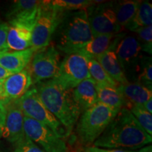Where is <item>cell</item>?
<instances>
[{
  "label": "cell",
  "mask_w": 152,
  "mask_h": 152,
  "mask_svg": "<svg viewBox=\"0 0 152 152\" xmlns=\"http://www.w3.org/2000/svg\"><path fill=\"white\" fill-rule=\"evenodd\" d=\"M35 52L29 48L22 51H6L0 53V66L13 74L18 73L27 67Z\"/></svg>",
  "instance_id": "obj_17"
},
{
  "label": "cell",
  "mask_w": 152,
  "mask_h": 152,
  "mask_svg": "<svg viewBox=\"0 0 152 152\" xmlns=\"http://www.w3.org/2000/svg\"><path fill=\"white\" fill-rule=\"evenodd\" d=\"M133 33L136 34L142 51L150 55L152 54V26L139 28L133 30Z\"/></svg>",
  "instance_id": "obj_28"
},
{
  "label": "cell",
  "mask_w": 152,
  "mask_h": 152,
  "mask_svg": "<svg viewBox=\"0 0 152 152\" xmlns=\"http://www.w3.org/2000/svg\"><path fill=\"white\" fill-rule=\"evenodd\" d=\"M142 106H144V109L147 110L148 112L152 114V98L147 101Z\"/></svg>",
  "instance_id": "obj_34"
},
{
  "label": "cell",
  "mask_w": 152,
  "mask_h": 152,
  "mask_svg": "<svg viewBox=\"0 0 152 152\" xmlns=\"http://www.w3.org/2000/svg\"><path fill=\"white\" fill-rule=\"evenodd\" d=\"M64 14V12L53 7L49 1H42L32 33L30 48L36 52L48 46Z\"/></svg>",
  "instance_id": "obj_6"
},
{
  "label": "cell",
  "mask_w": 152,
  "mask_h": 152,
  "mask_svg": "<svg viewBox=\"0 0 152 152\" xmlns=\"http://www.w3.org/2000/svg\"><path fill=\"white\" fill-rule=\"evenodd\" d=\"M113 50L126 78L128 79V76H132V79L136 80L144 57L142 54L141 46L137 38L124 34L118 41Z\"/></svg>",
  "instance_id": "obj_9"
},
{
  "label": "cell",
  "mask_w": 152,
  "mask_h": 152,
  "mask_svg": "<svg viewBox=\"0 0 152 152\" xmlns=\"http://www.w3.org/2000/svg\"><path fill=\"white\" fill-rule=\"evenodd\" d=\"M88 69L90 77L96 83L118 87L119 84L113 80L104 71L100 64L95 58H88Z\"/></svg>",
  "instance_id": "obj_24"
},
{
  "label": "cell",
  "mask_w": 152,
  "mask_h": 152,
  "mask_svg": "<svg viewBox=\"0 0 152 152\" xmlns=\"http://www.w3.org/2000/svg\"><path fill=\"white\" fill-rule=\"evenodd\" d=\"M93 37L121 33L123 30L118 24L114 1L99 3L87 9Z\"/></svg>",
  "instance_id": "obj_10"
},
{
  "label": "cell",
  "mask_w": 152,
  "mask_h": 152,
  "mask_svg": "<svg viewBox=\"0 0 152 152\" xmlns=\"http://www.w3.org/2000/svg\"><path fill=\"white\" fill-rule=\"evenodd\" d=\"M23 129L26 136L45 152H67L64 139L56 136L42 123L24 115Z\"/></svg>",
  "instance_id": "obj_11"
},
{
  "label": "cell",
  "mask_w": 152,
  "mask_h": 152,
  "mask_svg": "<svg viewBox=\"0 0 152 152\" xmlns=\"http://www.w3.org/2000/svg\"><path fill=\"white\" fill-rule=\"evenodd\" d=\"M32 85L31 76L26 67L23 71L9 76L4 80L1 99H18L29 90Z\"/></svg>",
  "instance_id": "obj_15"
},
{
  "label": "cell",
  "mask_w": 152,
  "mask_h": 152,
  "mask_svg": "<svg viewBox=\"0 0 152 152\" xmlns=\"http://www.w3.org/2000/svg\"><path fill=\"white\" fill-rule=\"evenodd\" d=\"M41 4L42 1L38 0L14 1L7 14L9 22L35 20Z\"/></svg>",
  "instance_id": "obj_16"
},
{
  "label": "cell",
  "mask_w": 152,
  "mask_h": 152,
  "mask_svg": "<svg viewBox=\"0 0 152 152\" xmlns=\"http://www.w3.org/2000/svg\"><path fill=\"white\" fill-rule=\"evenodd\" d=\"M98 102L118 112L125 107V100L118 87L96 83Z\"/></svg>",
  "instance_id": "obj_21"
},
{
  "label": "cell",
  "mask_w": 152,
  "mask_h": 152,
  "mask_svg": "<svg viewBox=\"0 0 152 152\" xmlns=\"http://www.w3.org/2000/svg\"><path fill=\"white\" fill-rule=\"evenodd\" d=\"M135 80H137V83H140L150 90H152V64L151 56H144Z\"/></svg>",
  "instance_id": "obj_27"
},
{
  "label": "cell",
  "mask_w": 152,
  "mask_h": 152,
  "mask_svg": "<svg viewBox=\"0 0 152 152\" xmlns=\"http://www.w3.org/2000/svg\"><path fill=\"white\" fill-rule=\"evenodd\" d=\"M18 102L25 116L45 125L58 137L64 139L69 136L66 128L41 102L34 87L18 99Z\"/></svg>",
  "instance_id": "obj_5"
},
{
  "label": "cell",
  "mask_w": 152,
  "mask_h": 152,
  "mask_svg": "<svg viewBox=\"0 0 152 152\" xmlns=\"http://www.w3.org/2000/svg\"><path fill=\"white\" fill-rule=\"evenodd\" d=\"M49 4L61 12H70L87 9L96 4L92 0H52Z\"/></svg>",
  "instance_id": "obj_25"
},
{
  "label": "cell",
  "mask_w": 152,
  "mask_h": 152,
  "mask_svg": "<svg viewBox=\"0 0 152 152\" xmlns=\"http://www.w3.org/2000/svg\"><path fill=\"white\" fill-rule=\"evenodd\" d=\"M3 82L0 81V99H1V96H2V90H3Z\"/></svg>",
  "instance_id": "obj_36"
},
{
  "label": "cell",
  "mask_w": 152,
  "mask_h": 152,
  "mask_svg": "<svg viewBox=\"0 0 152 152\" xmlns=\"http://www.w3.org/2000/svg\"><path fill=\"white\" fill-rule=\"evenodd\" d=\"M137 121L139 124L150 136L152 135V114L148 112L142 105H133L129 110Z\"/></svg>",
  "instance_id": "obj_26"
},
{
  "label": "cell",
  "mask_w": 152,
  "mask_h": 152,
  "mask_svg": "<svg viewBox=\"0 0 152 152\" xmlns=\"http://www.w3.org/2000/svg\"><path fill=\"white\" fill-rule=\"evenodd\" d=\"M74 101L80 110L81 113L97 103L96 83L91 78L81 82L73 90Z\"/></svg>",
  "instance_id": "obj_19"
},
{
  "label": "cell",
  "mask_w": 152,
  "mask_h": 152,
  "mask_svg": "<svg viewBox=\"0 0 152 152\" xmlns=\"http://www.w3.org/2000/svg\"><path fill=\"white\" fill-rule=\"evenodd\" d=\"M141 1L140 0L114 1V9L116 20L122 30H125L127 26L134 18Z\"/></svg>",
  "instance_id": "obj_22"
},
{
  "label": "cell",
  "mask_w": 152,
  "mask_h": 152,
  "mask_svg": "<svg viewBox=\"0 0 152 152\" xmlns=\"http://www.w3.org/2000/svg\"><path fill=\"white\" fill-rule=\"evenodd\" d=\"M0 152H1V151H0Z\"/></svg>",
  "instance_id": "obj_37"
},
{
  "label": "cell",
  "mask_w": 152,
  "mask_h": 152,
  "mask_svg": "<svg viewBox=\"0 0 152 152\" xmlns=\"http://www.w3.org/2000/svg\"><path fill=\"white\" fill-rule=\"evenodd\" d=\"M59 52L52 43L35 52L27 66L33 84L54 78L59 68Z\"/></svg>",
  "instance_id": "obj_8"
},
{
  "label": "cell",
  "mask_w": 152,
  "mask_h": 152,
  "mask_svg": "<svg viewBox=\"0 0 152 152\" xmlns=\"http://www.w3.org/2000/svg\"><path fill=\"white\" fill-rule=\"evenodd\" d=\"M34 87L41 102L70 135L81 115L80 110L74 101L73 90H64L52 79L39 82Z\"/></svg>",
  "instance_id": "obj_2"
},
{
  "label": "cell",
  "mask_w": 152,
  "mask_h": 152,
  "mask_svg": "<svg viewBox=\"0 0 152 152\" xmlns=\"http://www.w3.org/2000/svg\"><path fill=\"white\" fill-rule=\"evenodd\" d=\"M125 100V109L130 110L133 105H143L152 98V90L137 82L119 85L118 87Z\"/></svg>",
  "instance_id": "obj_18"
},
{
  "label": "cell",
  "mask_w": 152,
  "mask_h": 152,
  "mask_svg": "<svg viewBox=\"0 0 152 152\" xmlns=\"http://www.w3.org/2000/svg\"><path fill=\"white\" fill-rule=\"evenodd\" d=\"M137 152H152V146L151 144H148V145H146L143 147L141 149H140Z\"/></svg>",
  "instance_id": "obj_35"
},
{
  "label": "cell",
  "mask_w": 152,
  "mask_h": 152,
  "mask_svg": "<svg viewBox=\"0 0 152 152\" xmlns=\"http://www.w3.org/2000/svg\"><path fill=\"white\" fill-rule=\"evenodd\" d=\"M14 152H45L38 147L37 144L30 140L28 137L23 138L14 144Z\"/></svg>",
  "instance_id": "obj_29"
},
{
  "label": "cell",
  "mask_w": 152,
  "mask_h": 152,
  "mask_svg": "<svg viewBox=\"0 0 152 152\" xmlns=\"http://www.w3.org/2000/svg\"><path fill=\"white\" fill-rule=\"evenodd\" d=\"M151 142V136L142 128L128 109L123 108L95 140L93 146L103 149L134 151Z\"/></svg>",
  "instance_id": "obj_1"
},
{
  "label": "cell",
  "mask_w": 152,
  "mask_h": 152,
  "mask_svg": "<svg viewBox=\"0 0 152 152\" xmlns=\"http://www.w3.org/2000/svg\"><path fill=\"white\" fill-rule=\"evenodd\" d=\"M118 113L100 102L83 111L77 120L75 130L80 142L85 147L94 143Z\"/></svg>",
  "instance_id": "obj_4"
},
{
  "label": "cell",
  "mask_w": 152,
  "mask_h": 152,
  "mask_svg": "<svg viewBox=\"0 0 152 152\" xmlns=\"http://www.w3.org/2000/svg\"><path fill=\"white\" fill-rule=\"evenodd\" d=\"M95 59L99 63L108 75L119 85H125L129 83L113 49L106 51L102 54L96 56Z\"/></svg>",
  "instance_id": "obj_20"
},
{
  "label": "cell",
  "mask_w": 152,
  "mask_h": 152,
  "mask_svg": "<svg viewBox=\"0 0 152 152\" xmlns=\"http://www.w3.org/2000/svg\"><path fill=\"white\" fill-rule=\"evenodd\" d=\"M87 78H90L88 58L77 53H70L60 63L58 73L52 80L64 90H73Z\"/></svg>",
  "instance_id": "obj_7"
},
{
  "label": "cell",
  "mask_w": 152,
  "mask_h": 152,
  "mask_svg": "<svg viewBox=\"0 0 152 152\" xmlns=\"http://www.w3.org/2000/svg\"><path fill=\"white\" fill-rule=\"evenodd\" d=\"M24 114L18 99L10 100L7 105L4 127L1 137L15 144L26 136L23 129Z\"/></svg>",
  "instance_id": "obj_12"
},
{
  "label": "cell",
  "mask_w": 152,
  "mask_h": 152,
  "mask_svg": "<svg viewBox=\"0 0 152 152\" xmlns=\"http://www.w3.org/2000/svg\"><path fill=\"white\" fill-rule=\"evenodd\" d=\"M36 20L11 21L9 25L7 45L8 50L22 51L31 47L32 33Z\"/></svg>",
  "instance_id": "obj_13"
},
{
  "label": "cell",
  "mask_w": 152,
  "mask_h": 152,
  "mask_svg": "<svg viewBox=\"0 0 152 152\" xmlns=\"http://www.w3.org/2000/svg\"><path fill=\"white\" fill-rule=\"evenodd\" d=\"M9 28L8 23H0V53L9 51L7 45Z\"/></svg>",
  "instance_id": "obj_30"
},
{
  "label": "cell",
  "mask_w": 152,
  "mask_h": 152,
  "mask_svg": "<svg viewBox=\"0 0 152 152\" xmlns=\"http://www.w3.org/2000/svg\"><path fill=\"white\" fill-rule=\"evenodd\" d=\"M123 35L124 34L118 33L96 36L83 46L71 49L66 54L77 53L88 58H95L106 51L114 49L118 41Z\"/></svg>",
  "instance_id": "obj_14"
},
{
  "label": "cell",
  "mask_w": 152,
  "mask_h": 152,
  "mask_svg": "<svg viewBox=\"0 0 152 152\" xmlns=\"http://www.w3.org/2000/svg\"><path fill=\"white\" fill-rule=\"evenodd\" d=\"M83 152H137L136 151H128V150L122 149H103L94 147V146H88L85 147L83 149Z\"/></svg>",
  "instance_id": "obj_32"
},
{
  "label": "cell",
  "mask_w": 152,
  "mask_h": 152,
  "mask_svg": "<svg viewBox=\"0 0 152 152\" xmlns=\"http://www.w3.org/2000/svg\"><path fill=\"white\" fill-rule=\"evenodd\" d=\"M10 100L1 99H0V138L2 135L4 127L6 113H7V105Z\"/></svg>",
  "instance_id": "obj_31"
},
{
  "label": "cell",
  "mask_w": 152,
  "mask_h": 152,
  "mask_svg": "<svg viewBox=\"0 0 152 152\" xmlns=\"http://www.w3.org/2000/svg\"><path fill=\"white\" fill-rule=\"evenodd\" d=\"M152 23V4L148 1H142L134 18L127 26L125 30L130 31L139 28L151 26Z\"/></svg>",
  "instance_id": "obj_23"
},
{
  "label": "cell",
  "mask_w": 152,
  "mask_h": 152,
  "mask_svg": "<svg viewBox=\"0 0 152 152\" xmlns=\"http://www.w3.org/2000/svg\"><path fill=\"white\" fill-rule=\"evenodd\" d=\"M13 73H11V72H9L6 70L5 68H4L1 66H0V81L4 80L6 78L12 75Z\"/></svg>",
  "instance_id": "obj_33"
},
{
  "label": "cell",
  "mask_w": 152,
  "mask_h": 152,
  "mask_svg": "<svg viewBox=\"0 0 152 152\" xmlns=\"http://www.w3.org/2000/svg\"><path fill=\"white\" fill-rule=\"evenodd\" d=\"M53 38V45L58 50L66 54L92 40L94 37L87 9L64 13Z\"/></svg>",
  "instance_id": "obj_3"
}]
</instances>
